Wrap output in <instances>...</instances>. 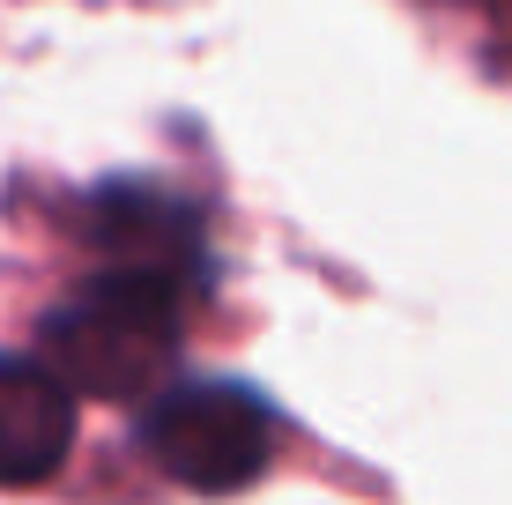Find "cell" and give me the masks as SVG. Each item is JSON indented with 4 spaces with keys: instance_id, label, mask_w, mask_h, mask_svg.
<instances>
[{
    "instance_id": "6da1fadb",
    "label": "cell",
    "mask_w": 512,
    "mask_h": 505,
    "mask_svg": "<svg viewBox=\"0 0 512 505\" xmlns=\"http://www.w3.org/2000/svg\"><path fill=\"white\" fill-rule=\"evenodd\" d=\"M186 290L179 275H134L104 268L75 298L45 320V364L75 394L97 402H141L171 379L179 364V327H186Z\"/></svg>"
},
{
    "instance_id": "7a4b0ae2",
    "label": "cell",
    "mask_w": 512,
    "mask_h": 505,
    "mask_svg": "<svg viewBox=\"0 0 512 505\" xmlns=\"http://www.w3.org/2000/svg\"><path fill=\"white\" fill-rule=\"evenodd\" d=\"M275 454V416L253 387L238 379H208V387H179L149 409V461L186 491H245L268 476Z\"/></svg>"
},
{
    "instance_id": "3957f363",
    "label": "cell",
    "mask_w": 512,
    "mask_h": 505,
    "mask_svg": "<svg viewBox=\"0 0 512 505\" xmlns=\"http://www.w3.org/2000/svg\"><path fill=\"white\" fill-rule=\"evenodd\" d=\"M90 238L104 253V268H134V275H201V223L186 201H171L164 186H104L90 201Z\"/></svg>"
},
{
    "instance_id": "277c9868",
    "label": "cell",
    "mask_w": 512,
    "mask_h": 505,
    "mask_svg": "<svg viewBox=\"0 0 512 505\" xmlns=\"http://www.w3.org/2000/svg\"><path fill=\"white\" fill-rule=\"evenodd\" d=\"M75 446V387L45 357H0V483H45Z\"/></svg>"
},
{
    "instance_id": "5b68a950",
    "label": "cell",
    "mask_w": 512,
    "mask_h": 505,
    "mask_svg": "<svg viewBox=\"0 0 512 505\" xmlns=\"http://www.w3.org/2000/svg\"><path fill=\"white\" fill-rule=\"evenodd\" d=\"M505 8H512V0H505Z\"/></svg>"
}]
</instances>
